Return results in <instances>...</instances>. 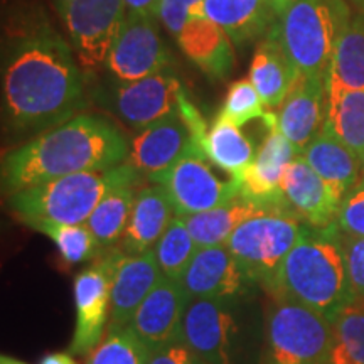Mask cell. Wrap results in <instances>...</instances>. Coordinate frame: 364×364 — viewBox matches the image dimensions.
<instances>
[{"instance_id": "cell-1", "label": "cell", "mask_w": 364, "mask_h": 364, "mask_svg": "<svg viewBox=\"0 0 364 364\" xmlns=\"http://www.w3.org/2000/svg\"><path fill=\"white\" fill-rule=\"evenodd\" d=\"M88 102L78 58L51 26H36L11 44L2 71L9 130L33 139L83 113Z\"/></svg>"}, {"instance_id": "cell-2", "label": "cell", "mask_w": 364, "mask_h": 364, "mask_svg": "<svg viewBox=\"0 0 364 364\" xmlns=\"http://www.w3.org/2000/svg\"><path fill=\"white\" fill-rule=\"evenodd\" d=\"M129 147L115 122L83 112L9 152L2 161V189L11 196L58 177L108 171L127 162Z\"/></svg>"}, {"instance_id": "cell-3", "label": "cell", "mask_w": 364, "mask_h": 364, "mask_svg": "<svg viewBox=\"0 0 364 364\" xmlns=\"http://www.w3.org/2000/svg\"><path fill=\"white\" fill-rule=\"evenodd\" d=\"M334 318L354 299L339 243V228L307 226L292 252L285 257L272 292Z\"/></svg>"}, {"instance_id": "cell-4", "label": "cell", "mask_w": 364, "mask_h": 364, "mask_svg": "<svg viewBox=\"0 0 364 364\" xmlns=\"http://www.w3.org/2000/svg\"><path fill=\"white\" fill-rule=\"evenodd\" d=\"M140 177L142 174L129 162L108 171L58 177L11 194L9 208L27 226L38 221L85 225L112 189L139 184Z\"/></svg>"}, {"instance_id": "cell-5", "label": "cell", "mask_w": 364, "mask_h": 364, "mask_svg": "<svg viewBox=\"0 0 364 364\" xmlns=\"http://www.w3.org/2000/svg\"><path fill=\"white\" fill-rule=\"evenodd\" d=\"M353 19L346 0H295L272 31L300 75H326L336 44Z\"/></svg>"}, {"instance_id": "cell-6", "label": "cell", "mask_w": 364, "mask_h": 364, "mask_svg": "<svg viewBox=\"0 0 364 364\" xmlns=\"http://www.w3.org/2000/svg\"><path fill=\"white\" fill-rule=\"evenodd\" d=\"M306 230L289 209H265L241 223L225 247L252 284L272 292L282 263Z\"/></svg>"}, {"instance_id": "cell-7", "label": "cell", "mask_w": 364, "mask_h": 364, "mask_svg": "<svg viewBox=\"0 0 364 364\" xmlns=\"http://www.w3.org/2000/svg\"><path fill=\"white\" fill-rule=\"evenodd\" d=\"M331 318L292 300H273L260 364H331Z\"/></svg>"}, {"instance_id": "cell-8", "label": "cell", "mask_w": 364, "mask_h": 364, "mask_svg": "<svg viewBox=\"0 0 364 364\" xmlns=\"http://www.w3.org/2000/svg\"><path fill=\"white\" fill-rule=\"evenodd\" d=\"M182 91L179 78L167 70L136 81H105L88 93L102 110L140 130L176 112Z\"/></svg>"}, {"instance_id": "cell-9", "label": "cell", "mask_w": 364, "mask_h": 364, "mask_svg": "<svg viewBox=\"0 0 364 364\" xmlns=\"http://www.w3.org/2000/svg\"><path fill=\"white\" fill-rule=\"evenodd\" d=\"M68 39L86 78L107 65L127 17L124 0H73L63 12Z\"/></svg>"}, {"instance_id": "cell-10", "label": "cell", "mask_w": 364, "mask_h": 364, "mask_svg": "<svg viewBox=\"0 0 364 364\" xmlns=\"http://www.w3.org/2000/svg\"><path fill=\"white\" fill-rule=\"evenodd\" d=\"M159 24L157 17L127 12L105 65L112 80L136 81L171 70L174 58Z\"/></svg>"}, {"instance_id": "cell-11", "label": "cell", "mask_w": 364, "mask_h": 364, "mask_svg": "<svg viewBox=\"0 0 364 364\" xmlns=\"http://www.w3.org/2000/svg\"><path fill=\"white\" fill-rule=\"evenodd\" d=\"M120 248L103 250L93 265L75 279L76 329L70 344L71 354L86 356L102 343L112 307V273Z\"/></svg>"}, {"instance_id": "cell-12", "label": "cell", "mask_w": 364, "mask_h": 364, "mask_svg": "<svg viewBox=\"0 0 364 364\" xmlns=\"http://www.w3.org/2000/svg\"><path fill=\"white\" fill-rule=\"evenodd\" d=\"M206 161L201 154L191 152L154 182L161 184L169 196L176 216H191L220 208L241 194L240 181L220 179Z\"/></svg>"}, {"instance_id": "cell-13", "label": "cell", "mask_w": 364, "mask_h": 364, "mask_svg": "<svg viewBox=\"0 0 364 364\" xmlns=\"http://www.w3.org/2000/svg\"><path fill=\"white\" fill-rule=\"evenodd\" d=\"M191 152L204 154L196 147L193 135L179 110L136 130L130 139L127 162L144 177L156 182ZM206 157V156H204ZM208 159V157H206Z\"/></svg>"}, {"instance_id": "cell-14", "label": "cell", "mask_w": 364, "mask_h": 364, "mask_svg": "<svg viewBox=\"0 0 364 364\" xmlns=\"http://www.w3.org/2000/svg\"><path fill=\"white\" fill-rule=\"evenodd\" d=\"M263 124L267 127V136L258 147L257 157L241 182V194L263 208L290 211L282 184L287 166L299 154L280 132L277 113H268Z\"/></svg>"}, {"instance_id": "cell-15", "label": "cell", "mask_w": 364, "mask_h": 364, "mask_svg": "<svg viewBox=\"0 0 364 364\" xmlns=\"http://www.w3.org/2000/svg\"><path fill=\"white\" fill-rule=\"evenodd\" d=\"M235 302L191 300L182 324V341L208 364H231V348L238 331Z\"/></svg>"}, {"instance_id": "cell-16", "label": "cell", "mask_w": 364, "mask_h": 364, "mask_svg": "<svg viewBox=\"0 0 364 364\" xmlns=\"http://www.w3.org/2000/svg\"><path fill=\"white\" fill-rule=\"evenodd\" d=\"M191 297L181 282L162 277L132 318V331L156 351L182 341V324Z\"/></svg>"}, {"instance_id": "cell-17", "label": "cell", "mask_w": 364, "mask_h": 364, "mask_svg": "<svg viewBox=\"0 0 364 364\" xmlns=\"http://www.w3.org/2000/svg\"><path fill=\"white\" fill-rule=\"evenodd\" d=\"M282 188L290 211L307 226L327 228L338 220L344 198L302 156L287 166Z\"/></svg>"}, {"instance_id": "cell-18", "label": "cell", "mask_w": 364, "mask_h": 364, "mask_svg": "<svg viewBox=\"0 0 364 364\" xmlns=\"http://www.w3.org/2000/svg\"><path fill=\"white\" fill-rule=\"evenodd\" d=\"M250 284L252 282L245 277L225 245L199 248L181 279V285L191 300L213 299L235 302L247 292Z\"/></svg>"}, {"instance_id": "cell-19", "label": "cell", "mask_w": 364, "mask_h": 364, "mask_svg": "<svg viewBox=\"0 0 364 364\" xmlns=\"http://www.w3.org/2000/svg\"><path fill=\"white\" fill-rule=\"evenodd\" d=\"M326 78L324 75H300L289 97L277 112V122L299 156L316 139L326 122Z\"/></svg>"}, {"instance_id": "cell-20", "label": "cell", "mask_w": 364, "mask_h": 364, "mask_svg": "<svg viewBox=\"0 0 364 364\" xmlns=\"http://www.w3.org/2000/svg\"><path fill=\"white\" fill-rule=\"evenodd\" d=\"M162 277L154 250L139 255H125L120 250L112 273L110 327L129 326Z\"/></svg>"}, {"instance_id": "cell-21", "label": "cell", "mask_w": 364, "mask_h": 364, "mask_svg": "<svg viewBox=\"0 0 364 364\" xmlns=\"http://www.w3.org/2000/svg\"><path fill=\"white\" fill-rule=\"evenodd\" d=\"M174 218V208L161 184L140 188L129 226L118 243V248L125 255H139L154 250Z\"/></svg>"}, {"instance_id": "cell-22", "label": "cell", "mask_w": 364, "mask_h": 364, "mask_svg": "<svg viewBox=\"0 0 364 364\" xmlns=\"http://www.w3.org/2000/svg\"><path fill=\"white\" fill-rule=\"evenodd\" d=\"M203 17L220 26L236 48H243L260 43L279 16L268 0H204Z\"/></svg>"}, {"instance_id": "cell-23", "label": "cell", "mask_w": 364, "mask_h": 364, "mask_svg": "<svg viewBox=\"0 0 364 364\" xmlns=\"http://www.w3.org/2000/svg\"><path fill=\"white\" fill-rule=\"evenodd\" d=\"M182 54L211 80H223L235 66V44L206 17H193L176 38Z\"/></svg>"}, {"instance_id": "cell-24", "label": "cell", "mask_w": 364, "mask_h": 364, "mask_svg": "<svg viewBox=\"0 0 364 364\" xmlns=\"http://www.w3.org/2000/svg\"><path fill=\"white\" fill-rule=\"evenodd\" d=\"M300 73L287 58V54L270 29L265 38L258 43L252 59L250 81L265 103L267 108H277L289 97Z\"/></svg>"}, {"instance_id": "cell-25", "label": "cell", "mask_w": 364, "mask_h": 364, "mask_svg": "<svg viewBox=\"0 0 364 364\" xmlns=\"http://www.w3.org/2000/svg\"><path fill=\"white\" fill-rule=\"evenodd\" d=\"M302 157L309 166L346 198L363 179V161L334 135L321 130Z\"/></svg>"}, {"instance_id": "cell-26", "label": "cell", "mask_w": 364, "mask_h": 364, "mask_svg": "<svg viewBox=\"0 0 364 364\" xmlns=\"http://www.w3.org/2000/svg\"><path fill=\"white\" fill-rule=\"evenodd\" d=\"M326 98L364 90V14L353 16L341 34L326 70Z\"/></svg>"}, {"instance_id": "cell-27", "label": "cell", "mask_w": 364, "mask_h": 364, "mask_svg": "<svg viewBox=\"0 0 364 364\" xmlns=\"http://www.w3.org/2000/svg\"><path fill=\"white\" fill-rule=\"evenodd\" d=\"M265 209L272 208H263L260 204L252 201V199L245 198L243 194H240L233 201L223 204L220 208L198 213V215L182 216V220L188 226L198 248L223 247L241 223L258 215V213L265 211Z\"/></svg>"}, {"instance_id": "cell-28", "label": "cell", "mask_w": 364, "mask_h": 364, "mask_svg": "<svg viewBox=\"0 0 364 364\" xmlns=\"http://www.w3.org/2000/svg\"><path fill=\"white\" fill-rule=\"evenodd\" d=\"M258 150L247 134L225 118L216 117L206 140L208 161L225 171L231 179L243 182Z\"/></svg>"}, {"instance_id": "cell-29", "label": "cell", "mask_w": 364, "mask_h": 364, "mask_svg": "<svg viewBox=\"0 0 364 364\" xmlns=\"http://www.w3.org/2000/svg\"><path fill=\"white\" fill-rule=\"evenodd\" d=\"M136 186L139 184H125L112 189L86 221L102 252L115 248L120 243L139 193Z\"/></svg>"}, {"instance_id": "cell-30", "label": "cell", "mask_w": 364, "mask_h": 364, "mask_svg": "<svg viewBox=\"0 0 364 364\" xmlns=\"http://www.w3.org/2000/svg\"><path fill=\"white\" fill-rule=\"evenodd\" d=\"M326 122L322 130L334 135L356 156H364V90L343 91L326 98Z\"/></svg>"}, {"instance_id": "cell-31", "label": "cell", "mask_w": 364, "mask_h": 364, "mask_svg": "<svg viewBox=\"0 0 364 364\" xmlns=\"http://www.w3.org/2000/svg\"><path fill=\"white\" fill-rule=\"evenodd\" d=\"M331 364H364V304H353L332 318Z\"/></svg>"}, {"instance_id": "cell-32", "label": "cell", "mask_w": 364, "mask_h": 364, "mask_svg": "<svg viewBox=\"0 0 364 364\" xmlns=\"http://www.w3.org/2000/svg\"><path fill=\"white\" fill-rule=\"evenodd\" d=\"M198 250V245L191 236L184 220L176 216L154 247V253L164 277L181 282Z\"/></svg>"}, {"instance_id": "cell-33", "label": "cell", "mask_w": 364, "mask_h": 364, "mask_svg": "<svg viewBox=\"0 0 364 364\" xmlns=\"http://www.w3.org/2000/svg\"><path fill=\"white\" fill-rule=\"evenodd\" d=\"M29 228L51 238L56 245L59 257L68 265L88 262L102 252L86 223L85 225H59L51 221H38L31 223Z\"/></svg>"}, {"instance_id": "cell-34", "label": "cell", "mask_w": 364, "mask_h": 364, "mask_svg": "<svg viewBox=\"0 0 364 364\" xmlns=\"http://www.w3.org/2000/svg\"><path fill=\"white\" fill-rule=\"evenodd\" d=\"M150 356L149 346L130 326L108 327V334L88 354L85 364H149Z\"/></svg>"}, {"instance_id": "cell-35", "label": "cell", "mask_w": 364, "mask_h": 364, "mask_svg": "<svg viewBox=\"0 0 364 364\" xmlns=\"http://www.w3.org/2000/svg\"><path fill=\"white\" fill-rule=\"evenodd\" d=\"M267 107L263 100L255 88L252 81L238 80L228 90L225 102H223L220 115L225 120L231 122L236 127L243 129L245 125L253 120H265L268 117Z\"/></svg>"}, {"instance_id": "cell-36", "label": "cell", "mask_w": 364, "mask_h": 364, "mask_svg": "<svg viewBox=\"0 0 364 364\" xmlns=\"http://www.w3.org/2000/svg\"><path fill=\"white\" fill-rule=\"evenodd\" d=\"M339 243L344 255L354 304H364V238L343 233L339 230Z\"/></svg>"}, {"instance_id": "cell-37", "label": "cell", "mask_w": 364, "mask_h": 364, "mask_svg": "<svg viewBox=\"0 0 364 364\" xmlns=\"http://www.w3.org/2000/svg\"><path fill=\"white\" fill-rule=\"evenodd\" d=\"M204 0H161L157 21L171 36L177 38L193 17L203 16Z\"/></svg>"}, {"instance_id": "cell-38", "label": "cell", "mask_w": 364, "mask_h": 364, "mask_svg": "<svg viewBox=\"0 0 364 364\" xmlns=\"http://www.w3.org/2000/svg\"><path fill=\"white\" fill-rule=\"evenodd\" d=\"M336 225L343 233L364 238V179L346 194Z\"/></svg>"}, {"instance_id": "cell-39", "label": "cell", "mask_w": 364, "mask_h": 364, "mask_svg": "<svg viewBox=\"0 0 364 364\" xmlns=\"http://www.w3.org/2000/svg\"><path fill=\"white\" fill-rule=\"evenodd\" d=\"M149 364H208L184 341L152 351Z\"/></svg>"}, {"instance_id": "cell-40", "label": "cell", "mask_w": 364, "mask_h": 364, "mask_svg": "<svg viewBox=\"0 0 364 364\" xmlns=\"http://www.w3.org/2000/svg\"><path fill=\"white\" fill-rule=\"evenodd\" d=\"M125 9L129 14H139V16L157 17L161 0H124Z\"/></svg>"}, {"instance_id": "cell-41", "label": "cell", "mask_w": 364, "mask_h": 364, "mask_svg": "<svg viewBox=\"0 0 364 364\" xmlns=\"http://www.w3.org/2000/svg\"><path fill=\"white\" fill-rule=\"evenodd\" d=\"M39 364H76L71 353H51L46 354Z\"/></svg>"}, {"instance_id": "cell-42", "label": "cell", "mask_w": 364, "mask_h": 364, "mask_svg": "<svg viewBox=\"0 0 364 364\" xmlns=\"http://www.w3.org/2000/svg\"><path fill=\"white\" fill-rule=\"evenodd\" d=\"M268 2H270V6L273 7V11H275L277 16H282L287 9L292 6L295 0H268Z\"/></svg>"}, {"instance_id": "cell-43", "label": "cell", "mask_w": 364, "mask_h": 364, "mask_svg": "<svg viewBox=\"0 0 364 364\" xmlns=\"http://www.w3.org/2000/svg\"><path fill=\"white\" fill-rule=\"evenodd\" d=\"M71 2H73V0H53V6L58 11L59 16H63V12L66 11V7L70 6Z\"/></svg>"}, {"instance_id": "cell-44", "label": "cell", "mask_w": 364, "mask_h": 364, "mask_svg": "<svg viewBox=\"0 0 364 364\" xmlns=\"http://www.w3.org/2000/svg\"><path fill=\"white\" fill-rule=\"evenodd\" d=\"M0 364H27V363L19 361V359L11 358V356H2L0 358Z\"/></svg>"}, {"instance_id": "cell-45", "label": "cell", "mask_w": 364, "mask_h": 364, "mask_svg": "<svg viewBox=\"0 0 364 364\" xmlns=\"http://www.w3.org/2000/svg\"><path fill=\"white\" fill-rule=\"evenodd\" d=\"M363 179H364V156H363Z\"/></svg>"}, {"instance_id": "cell-46", "label": "cell", "mask_w": 364, "mask_h": 364, "mask_svg": "<svg viewBox=\"0 0 364 364\" xmlns=\"http://www.w3.org/2000/svg\"><path fill=\"white\" fill-rule=\"evenodd\" d=\"M356 2H359V4H363V6H364V0H356Z\"/></svg>"}]
</instances>
